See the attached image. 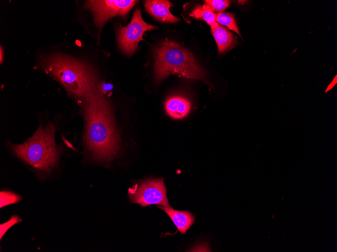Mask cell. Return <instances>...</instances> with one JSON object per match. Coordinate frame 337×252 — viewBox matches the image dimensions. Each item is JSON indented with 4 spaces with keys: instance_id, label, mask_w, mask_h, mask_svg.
<instances>
[{
    "instance_id": "30bf717a",
    "label": "cell",
    "mask_w": 337,
    "mask_h": 252,
    "mask_svg": "<svg viewBox=\"0 0 337 252\" xmlns=\"http://www.w3.org/2000/svg\"><path fill=\"white\" fill-rule=\"evenodd\" d=\"M158 208L167 214L182 234L185 233L195 221L194 216L188 211L176 210L171 207L158 206Z\"/></svg>"
},
{
    "instance_id": "7a4b0ae2",
    "label": "cell",
    "mask_w": 337,
    "mask_h": 252,
    "mask_svg": "<svg viewBox=\"0 0 337 252\" xmlns=\"http://www.w3.org/2000/svg\"><path fill=\"white\" fill-rule=\"evenodd\" d=\"M44 71L58 81L73 98L84 100L97 90V78L93 68L69 55L54 53L40 60Z\"/></svg>"
},
{
    "instance_id": "52a82bcc",
    "label": "cell",
    "mask_w": 337,
    "mask_h": 252,
    "mask_svg": "<svg viewBox=\"0 0 337 252\" xmlns=\"http://www.w3.org/2000/svg\"><path fill=\"white\" fill-rule=\"evenodd\" d=\"M137 1L96 0L87 1L84 7L93 16L94 23L101 29L110 19L116 16L125 18Z\"/></svg>"
},
{
    "instance_id": "9a60e30c",
    "label": "cell",
    "mask_w": 337,
    "mask_h": 252,
    "mask_svg": "<svg viewBox=\"0 0 337 252\" xmlns=\"http://www.w3.org/2000/svg\"><path fill=\"white\" fill-rule=\"evenodd\" d=\"M214 12H223L228 8L231 4L230 1L227 0H208L205 1Z\"/></svg>"
},
{
    "instance_id": "5bb4252c",
    "label": "cell",
    "mask_w": 337,
    "mask_h": 252,
    "mask_svg": "<svg viewBox=\"0 0 337 252\" xmlns=\"http://www.w3.org/2000/svg\"><path fill=\"white\" fill-rule=\"evenodd\" d=\"M21 198L17 194L10 191H1V208L5 206L18 202Z\"/></svg>"
},
{
    "instance_id": "277c9868",
    "label": "cell",
    "mask_w": 337,
    "mask_h": 252,
    "mask_svg": "<svg viewBox=\"0 0 337 252\" xmlns=\"http://www.w3.org/2000/svg\"><path fill=\"white\" fill-rule=\"evenodd\" d=\"M13 152L20 158L39 171L47 173L57 164L60 151L54 141L52 123L40 126L26 141L11 144Z\"/></svg>"
},
{
    "instance_id": "e0dca14e",
    "label": "cell",
    "mask_w": 337,
    "mask_h": 252,
    "mask_svg": "<svg viewBox=\"0 0 337 252\" xmlns=\"http://www.w3.org/2000/svg\"><path fill=\"white\" fill-rule=\"evenodd\" d=\"M3 49H2V46H1V50H0V52H1V63H2V62H3V58L2 55H3V54L4 55V54H3Z\"/></svg>"
},
{
    "instance_id": "3957f363",
    "label": "cell",
    "mask_w": 337,
    "mask_h": 252,
    "mask_svg": "<svg viewBox=\"0 0 337 252\" xmlns=\"http://www.w3.org/2000/svg\"><path fill=\"white\" fill-rule=\"evenodd\" d=\"M154 76L158 83L171 74L207 82L193 55L181 45L167 39L154 50Z\"/></svg>"
},
{
    "instance_id": "2e32d148",
    "label": "cell",
    "mask_w": 337,
    "mask_h": 252,
    "mask_svg": "<svg viewBox=\"0 0 337 252\" xmlns=\"http://www.w3.org/2000/svg\"><path fill=\"white\" fill-rule=\"evenodd\" d=\"M20 218L16 215H13L12 216L11 219L8 221L5 222L4 224L1 225V239H2V236L4 235L6 232L9 229L11 226L19 222L20 221Z\"/></svg>"
},
{
    "instance_id": "6da1fadb",
    "label": "cell",
    "mask_w": 337,
    "mask_h": 252,
    "mask_svg": "<svg viewBox=\"0 0 337 252\" xmlns=\"http://www.w3.org/2000/svg\"><path fill=\"white\" fill-rule=\"evenodd\" d=\"M83 101L86 144L96 159L108 161L116 155L120 142L110 103L97 90Z\"/></svg>"
},
{
    "instance_id": "8992f818",
    "label": "cell",
    "mask_w": 337,
    "mask_h": 252,
    "mask_svg": "<svg viewBox=\"0 0 337 252\" xmlns=\"http://www.w3.org/2000/svg\"><path fill=\"white\" fill-rule=\"evenodd\" d=\"M128 192L131 201L143 207L152 204L171 207L162 178L143 181L130 189Z\"/></svg>"
},
{
    "instance_id": "ba28073f",
    "label": "cell",
    "mask_w": 337,
    "mask_h": 252,
    "mask_svg": "<svg viewBox=\"0 0 337 252\" xmlns=\"http://www.w3.org/2000/svg\"><path fill=\"white\" fill-rule=\"evenodd\" d=\"M144 6L147 11L157 20L166 23H176L179 20L175 17L170 11V8L173 6L168 1L149 0L144 3Z\"/></svg>"
},
{
    "instance_id": "8fae6325",
    "label": "cell",
    "mask_w": 337,
    "mask_h": 252,
    "mask_svg": "<svg viewBox=\"0 0 337 252\" xmlns=\"http://www.w3.org/2000/svg\"><path fill=\"white\" fill-rule=\"evenodd\" d=\"M211 30L216 43L219 54L230 50L236 45L237 40L234 35L219 23L215 27L211 28Z\"/></svg>"
},
{
    "instance_id": "5b68a950",
    "label": "cell",
    "mask_w": 337,
    "mask_h": 252,
    "mask_svg": "<svg viewBox=\"0 0 337 252\" xmlns=\"http://www.w3.org/2000/svg\"><path fill=\"white\" fill-rule=\"evenodd\" d=\"M155 29H157V27L146 23L143 20L141 10L136 9L127 26L123 27L120 24L117 28L116 34L120 49L126 55H132L136 52L139 42L143 40L144 32Z\"/></svg>"
},
{
    "instance_id": "9c48e42d",
    "label": "cell",
    "mask_w": 337,
    "mask_h": 252,
    "mask_svg": "<svg viewBox=\"0 0 337 252\" xmlns=\"http://www.w3.org/2000/svg\"><path fill=\"white\" fill-rule=\"evenodd\" d=\"M191 102L181 95L170 97L165 103V109L167 115L175 119H182L189 113Z\"/></svg>"
},
{
    "instance_id": "7c38bea8",
    "label": "cell",
    "mask_w": 337,
    "mask_h": 252,
    "mask_svg": "<svg viewBox=\"0 0 337 252\" xmlns=\"http://www.w3.org/2000/svg\"><path fill=\"white\" fill-rule=\"evenodd\" d=\"M190 16L204 20L211 28L215 27L218 24L216 22V14L207 4L202 6L197 5L191 13Z\"/></svg>"
},
{
    "instance_id": "4fadbf2b",
    "label": "cell",
    "mask_w": 337,
    "mask_h": 252,
    "mask_svg": "<svg viewBox=\"0 0 337 252\" xmlns=\"http://www.w3.org/2000/svg\"><path fill=\"white\" fill-rule=\"evenodd\" d=\"M216 22L235 31L241 36L235 19L232 14L226 12L218 13L216 14Z\"/></svg>"
}]
</instances>
